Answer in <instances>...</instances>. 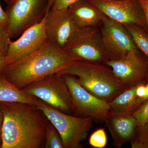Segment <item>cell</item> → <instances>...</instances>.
<instances>
[{"label":"cell","instance_id":"2e32d148","mask_svg":"<svg viewBox=\"0 0 148 148\" xmlns=\"http://www.w3.org/2000/svg\"><path fill=\"white\" fill-rule=\"evenodd\" d=\"M138 85L126 88L109 102L111 112L132 113L138 108L144 102L136 95Z\"/></svg>","mask_w":148,"mask_h":148},{"label":"cell","instance_id":"83f0119b","mask_svg":"<svg viewBox=\"0 0 148 148\" xmlns=\"http://www.w3.org/2000/svg\"><path fill=\"white\" fill-rule=\"evenodd\" d=\"M3 122V115L0 109V143H1V132Z\"/></svg>","mask_w":148,"mask_h":148},{"label":"cell","instance_id":"d6986e66","mask_svg":"<svg viewBox=\"0 0 148 148\" xmlns=\"http://www.w3.org/2000/svg\"><path fill=\"white\" fill-rule=\"evenodd\" d=\"M45 148H64L59 132L49 121L48 122L46 129Z\"/></svg>","mask_w":148,"mask_h":148},{"label":"cell","instance_id":"7402d4cb","mask_svg":"<svg viewBox=\"0 0 148 148\" xmlns=\"http://www.w3.org/2000/svg\"><path fill=\"white\" fill-rule=\"evenodd\" d=\"M7 28L0 27V57H5L11 42Z\"/></svg>","mask_w":148,"mask_h":148},{"label":"cell","instance_id":"8fae6325","mask_svg":"<svg viewBox=\"0 0 148 148\" xmlns=\"http://www.w3.org/2000/svg\"><path fill=\"white\" fill-rule=\"evenodd\" d=\"M99 27L102 43L110 59H119L138 49L124 25L106 16Z\"/></svg>","mask_w":148,"mask_h":148},{"label":"cell","instance_id":"484cf974","mask_svg":"<svg viewBox=\"0 0 148 148\" xmlns=\"http://www.w3.org/2000/svg\"><path fill=\"white\" fill-rule=\"evenodd\" d=\"M0 27L8 29V16L0 4Z\"/></svg>","mask_w":148,"mask_h":148},{"label":"cell","instance_id":"44dd1931","mask_svg":"<svg viewBox=\"0 0 148 148\" xmlns=\"http://www.w3.org/2000/svg\"><path fill=\"white\" fill-rule=\"evenodd\" d=\"M107 135L104 128L96 130L90 135L89 144L92 147L104 148L107 144Z\"/></svg>","mask_w":148,"mask_h":148},{"label":"cell","instance_id":"5b68a950","mask_svg":"<svg viewBox=\"0 0 148 148\" xmlns=\"http://www.w3.org/2000/svg\"><path fill=\"white\" fill-rule=\"evenodd\" d=\"M53 0H12L5 12L11 39L20 36L29 28L42 21Z\"/></svg>","mask_w":148,"mask_h":148},{"label":"cell","instance_id":"ba28073f","mask_svg":"<svg viewBox=\"0 0 148 148\" xmlns=\"http://www.w3.org/2000/svg\"><path fill=\"white\" fill-rule=\"evenodd\" d=\"M69 88L73 103V113L77 116L105 121L110 111L109 102L95 97L81 85L77 78L62 75Z\"/></svg>","mask_w":148,"mask_h":148},{"label":"cell","instance_id":"3957f363","mask_svg":"<svg viewBox=\"0 0 148 148\" xmlns=\"http://www.w3.org/2000/svg\"><path fill=\"white\" fill-rule=\"evenodd\" d=\"M58 73L75 77L86 90L108 102L125 89L112 70L104 64L75 61Z\"/></svg>","mask_w":148,"mask_h":148},{"label":"cell","instance_id":"d4e9b609","mask_svg":"<svg viewBox=\"0 0 148 148\" xmlns=\"http://www.w3.org/2000/svg\"><path fill=\"white\" fill-rule=\"evenodd\" d=\"M139 1L145 15L148 34V0H139Z\"/></svg>","mask_w":148,"mask_h":148},{"label":"cell","instance_id":"5bb4252c","mask_svg":"<svg viewBox=\"0 0 148 148\" xmlns=\"http://www.w3.org/2000/svg\"><path fill=\"white\" fill-rule=\"evenodd\" d=\"M105 122L112 136L113 145L115 148H121L134 139L138 124L132 113L110 111Z\"/></svg>","mask_w":148,"mask_h":148},{"label":"cell","instance_id":"7c38bea8","mask_svg":"<svg viewBox=\"0 0 148 148\" xmlns=\"http://www.w3.org/2000/svg\"><path fill=\"white\" fill-rule=\"evenodd\" d=\"M46 16L42 21L26 30L16 40L11 41L5 57L8 65L37 51L47 42Z\"/></svg>","mask_w":148,"mask_h":148},{"label":"cell","instance_id":"f546056e","mask_svg":"<svg viewBox=\"0 0 148 148\" xmlns=\"http://www.w3.org/2000/svg\"><path fill=\"white\" fill-rule=\"evenodd\" d=\"M3 1H5L7 3H10V2L11 1H12V0H3Z\"/></svg>","mask_w":148,"mask_h":148},{"label":"cell","instance_id":"4dcf8cb0","mask_svg":"<svg viewBox=\"0 0 148 148\" xmlns=\"http://www.w3.org/2000/svg\"><path fill=\"white\" fill-rule=\"evenodd\" d=\"M146 148H148V142L147 144V146H146Z\"/></svg>","mask_w":148,"mask_h":148},{"label":"cell","instance_id":"f1b7e54d","mask_svg":"<svg viewBox=\"0 0 148 148\" xmlns=\"http://www.w3.org/2000/svg\"><path fill=\"white\" fill-rule=\"evenodd\" d=\"M147 80H148L147 82L146 83V87H147V96L148 97V78Z\"/></svg>","mask_w":148,"mask_h":148},{"label":"cell","instance_id":"ac0fdd59","mask_svg":"<svg viewBox=\"0 0 148 148\" xmlns=\"http://www.w3.org/2000/svg\"><path fill=\"white\" fill-rule=\"evenodd\" d=\"M136 47L148 59V34L143 27L136 25H125Z\"/></svg>","mask_w":148,"mask_h":148},{"label":"cell","instance_id":"52a82bcc","mask_svg":"<svg viewBox=\"0 0 148 148\" xmlns=\"http://www.w3.org/2000/svg\"><path fill=\"white\" fill-rule=\"evenodd\" d=\"M63 50L75 61L105 64L110 59L96 27L79 29Z\"/></svg>","mask_w":148,"mask_h":148},{"label":"cell","instance_id":"4fadbf2b","mask_svg":"<svg viewBox=\"0 0 148 148\" xmlns=\"http://www.w3.org/2000/svg\"><path fill=\"white\" fill-rule=\"evenodd\" d=\"M45 29L48 40L64 50L79 29L74 24L68 9L58 10L51 7L46 16Z\"/></svg>","mask_w":148,"mask_h":148},{"label":"cell","instance_id":"9c48e42d","mask_svg":"<svg viewBox=\"0 0 148 148\" xmlns=\"http://www.w3.org/2000/svg\"><path fill=\"white\" fill-rule=\"evenodd\" d=\"M105 64L112 70L125 89L148 79V59L138 49L119 59H110Z\"/></svg>","mask_w":148,"mask_h":148},{"label":"cell","instance_id":"ffe728a7","mask_svg":"<svg viewBox=\"0 0 148 148\" xmlns=\"http://www.w3.org/2000/svg\"><path fill=\"white\" fill-rule=\"evenodd\" d=\"M137 121V130L143 129L148 124V99L132 113Z\"/></svg>","mask_w":148,"mask_h":148},{"label":"cell","instance_id":"4316f807","mask_svg":"<svg viewBox=\"0 0 148 148\" xmlns=\"http://www.w3.org/2000/svg\"><path fill=\"white\" fill-rule=\"evenodd\" d=\"M7 65L5 57H0V73L2 72Z\"/></svg>","mask_w":148,"mask_h":148},{"label":"cell","instance_id":"6da1fadb","mask_svg":"<svg viewBox=\"0 0 148 148\" xmlns=\"http://www.w3.org/2000/svg\"><path fill=\"white\" fill-rule=\"evenodd\" d=\"M3 115L1 148H43L49 120L36 105L0 102Z\"/></svg>","mask_w":148,"mask_h":148},{"label":"cell","instance_id":"cb8c5ba5","mask_svg":"<svg viewBox=\"0 0 148 148\" xmlns=\"http://www.w3.org/2000/svg\"><path fill=\"white\" fill-rule=\"evenodd\" d=\"M146 81L140 83L138 85L136 88V93L137 96L144 102L148 99L147 90L146 87Z\"/></svg>","mask_w":148,"mask_h":148},{"label":"cell","instance_id":"30bf717a","mask_svg":"<svg viewBox=\"0 0 148 148\" xmlns=\"http://www.w3.org/2000/svg\"><path fill=\"white\" fill-rule=\"evenodd\" d=\"M88 1L112 20L124 26L138 25L147 32L145 15L139 0Z\"/></svg>","mask_w":148,"mask_h":148},{"label":"cell","instance_id":"e0dca14e","mask_svg":"<svg viewBox=\"0 0 148 148\" xmlns=\"http://www.w3.org/2000/svg\"><path fill=\"white\" fill-rule=\"evenodd\" d=\"M38 98L29 95L15 86L0 73V102H20L36 105Z\"/></svg>","mask_w":148,"mask_h":148},{"label":"cell","instance_id":"7a4b0ae2","mask_svg":"<svg viewBox=\"0 0 148 148\" xmlns=\"http://www.w3.org/2000/svg\"><path fill=\"white\" fill-rule=\"evenodd\" d=\"M74 61L64 51L48 40L39 50L7 65L1 73L10 82L21 89L32 83L58 73Z\"/></svg>","mask_w":148,"mask_h":148},{"label":"cell","instance_id":"8992f818","mask_svg":"<svg viewBox=\"0 0 148 148\" xmlns=\"http://www.w3.org/2000/svg\"><path fill=\"white\" fill-rule=\"evenodd\" d=\"M66 113H73L71 97L62 75L55 73L28 85L21 89Z\"/></svg>","mask_w":148,"mask_h":148},{"label":"cell","instance_id":"277c9868","mask_svg":"<svg viewBox=\"0 0 148 148\" xmlns=\"http://www.w3.org/2000/svg\"><path fill=\"white\" fill-rule=\"evenodd\" d=\"M36 105L59 132L64 148L83 147L82 143L93 126V119L71 115L54 108L38 98Z\"/></svg>","mask_w":148,"mask_h":148},{"label":"cell","instance_id":"1f68e13d","mask_svg":"<svg viewBox=\"0 0 148 148\" xmlns=\"http://www.w3.org/2000/svg\"><path fill=\"white\" fill-rule=\"evenodd\" d=\"M1 143H0V148H1Z\"/></svg>","mask_w":148,"mask_h":148},{"label":"cell","instance_id":"603a6c76","mask_svg":"<svg viewBox=\"0 0 148 148\" xmlns=\"http://www.w3.org/2000/svg\"><path fill=\"white\" fill-rule=\"evenodd\" d=\"M79 0H53L52 7L56 9L61 10L68 9L70 6Z\"/></svg>","mask_w":148,"mask_h":148},{"label":"cell","instance_id":"9a60e30c","mask_svg":"<svg viewBox=\"0 0 148 148\" xmlns=\"http://www.w3.org/2000/svg\"><path fill=\"white\" fill-rule=\"evenodd\" d=\"M68 10L74 24L79 29L98 28L106 16L88 0H79L70 6Z\"/></svg>","mask_w":148,"mask_h":148}]
</instances>
